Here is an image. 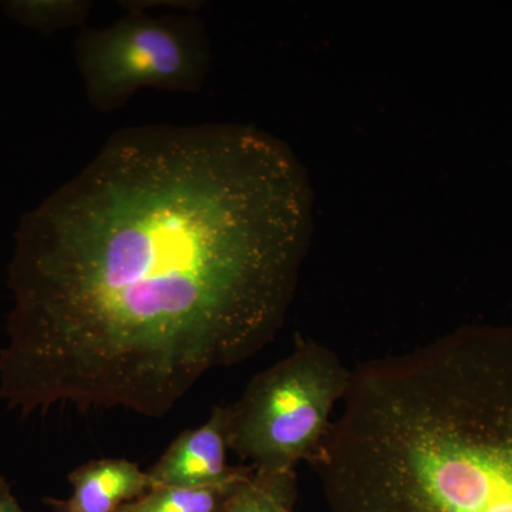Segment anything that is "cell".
<instances>
[{
	"mask_svg": "<svg viewBox=\"0 0 512 512\" xmlns=\"http://www.w3.org/2000/svg\"><path fill=\"white\" fill-rule=\"evenodd\" d=\"M291 147L239 123L117 131L20 221L0 400L160 419L274 342L313 237Z\"/></svg>",
	"mask_w": 512,
	"mask_h": 512,
	"instance_id": "obj_1",
	"label": "cell"
},
{
	"mask_svg": "<svg viewBox=\"0 0 512 512\" xmlns=\"http://www.w3.org/2000/svg\"><path fill=\"white\" fill-rule=\"evenodd\" d=\"M365 448L396 512H512V325L461 326L394 355Z\"/></svg>",
	"mask_w": 512,
	"mask_h": 512,
	"instance_id": "obj_2",
	"label": "cell"
},
{
	"mask_svg": "<svg viewBox=\"0 0 512 512\" xmlns=\"http://www.w3.org/2000/svg\"><path fill=\"white\" fill-rule=\"evenodd\" d=\"M352 373L332 349L298 339L288 356L256 375L241 399L227 406L229 450L254 470L311 463Z\"/></svg>",
	"mask_w": 512,
	"mask_h": 512,
	"instance_id": "obj_3",
	"label": "cell"
},
{
	"mask_svg": "<svg viewBox=\"0 0 512 512\" xmlns=\"http://www.w3.org/2000/svg\"><path fill=\"white\" fill-rule=\"evenodd\" d=\"M127 12L107 28H83L74 40L76 64L94 109L119 110L147 87L198 92L211 70L210 43L200 20Z\"/></svg>",
	"mask_w": 512,
	"mask_h": 512,
	"instance_id": "obj_4",
	"label": "cell"
},
{
	"mask_svg": "<svg viewBox=\"0 0 512 512\" xmlns=\"http://www.w3.org/2000/svg\"><path fill=\"white\" fill-rule=\"evenodd\" d=\"M228 451L227 406H217L207 423L180 434L147 473L153 488H201L231 483L254 470L228 466Z\"/></svg>",
	"mask_w": 512,
	"mask_h": 512,
	"instance_id": "obj_5",
	"label": "cell"
},
{
	"mask_svg": "<svg viewBox=\"0 0 512 512\" xmlns=\"http://www.w3.org/2000/svg\"><path fill=\"white\" fill-rule=\"evenodd\" d=\"M69 481V498H46L53 512H117L153 490L148 473L124 458L89 461L73 470Z\"/></svg>",
	"mask_w": 512,
	"mask_h": 512,
	"instance_id": "obj_6",
	"label": "cell"
},
{
	"mask_svg": "<svg viewBox=\"0 0 512 512\" xmlns=\"http://www.w3.org/2000/svg\"><path fill=\"white\" fill-rule=\"evenodd\" d=\"M298 470H254L218 512H296Z\"/></svg>",
	"mask_w": 512,
	"mask_h": 512,
	"instance_id": "obj_7",
	"label": "cell"
},
{
	"mask_svg": "<svg viewBox=\"0 0 512 512\" xmlns=\"http://www.w3.org/2000/svg\"><path fill=\"white\" fill-rule=\"evenodd\" d=\"M254 471V470H252ZM248 476L215 487H158L117 512H218Z\"/></svg>",
	"mask_w": 512,
	"mask_h": 512,
	"instance_id": "obj_8",
	"label": "cell"
},
{
	"mask_svg": "<svg viewBox=\"0 0 512 512\" xmlns=\"http://www.w3.org/2000/svg\"><path fill=\"white\" fill-rule=\"evenodd\" d=\"M0 6L10 20L42 35L83 28L93 9L89 0H6Z\"/></svg>",
	"mask_w": 512,
	"mask_h": 512,
	"instance_id": "obj_9",
	"label": "cell"
},
{
	"mask_svg": "<svg viewBox=\"0 0 512 512\" xmlns=\"http://www.w3.org/2000/svg\"><path fill=\"white\" fill-rule=\"evenodd\" d=\"M0 512H25L5 477L0 476Z\"/></svg>",
	"mask_w": 512,
	"mask_h": 512,
	"instance_id": "obj_10",
	"label": "cell"
}]
</instances>
